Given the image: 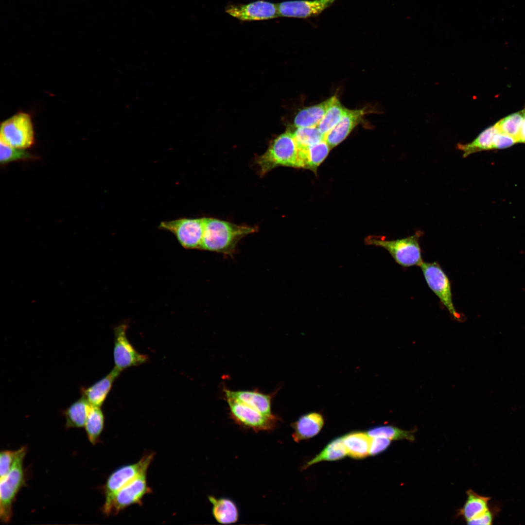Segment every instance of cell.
<instances>
[{
  "label": "cell",
  "instance_id": "1",
  "mask_svg": "<svg viewBox=\"0 0 525 525\" xmlns=\"http://www.w3.org/2000/svg\"><path fill=\"white\" fill-rule=\"evenodd\" d=\"M204 230L200 249L225 254L233 253L238 242L256 227L238 225L213 218H203Z\"/></svg>",
  "mask_w": 525,
  "mask_h": 525
},
{
  "label": "cell",
  "instance_id": "2",
  "mask_svg": "<svg viewBox=\"0 0 525 525\" xmlns=\"http://www.w3.org/2000/svg\"><path fill=\"white\" fill-rule=\"evenodd\" d=\"M257 161L262 174L279 166L304 168L299 148L293 133L290 131L277 137Z\"/></svg>",
  "mask_w": 525,
  "mask_h": 525
},
{
  "label": "cell",
  "instance_id": "3",
  "mask_svg": "<svg viewBox=\"0 0 525 525\" xmlns=\"http://www.w3.org/2000/svg\"><path fill=\"white\" fill-rule=\"evenodd\" d=\"M421 231L402 239L387 240L384 237L369 236L365 242L367 245L382 247L390 254L395 262L403 267L420 266L422 261L419 239Z\"/></svg>",
  "mask_w": 525,
  "mask_h": 525
},
{
  "label": "cell",
  "instance_id": "4",
  "mask_svg": "<svg viewBox=\"0 0 525 525\" xmlns=\"http://www.w3.org/2000/svg\"><path fill=\"white\" fill-rule=\"evenodd\" d=\"M26 452L25 447L21 448L10 471L0 479V518L4 523L11 520L13 503L25 482L23 460Z\"/></svg>",
  "mask_w": 525,
  "mask_h": 525
},
{
  "label": "cell",
  "instance_id": "5",
  "mask_svg": "<svg viewBox=\"0 0 525 525\" xmlns=\"http://www.w3.org/2000/svg\"><path fill=\"white\" fill-rule=\"evenodd\" d=\"M152 453L144 455L137 462L122 466L112 472L104 486L105 503L102 510L107 515L115 494L121 488L140 475L147 473L154 458Z\"/></svg>",
  "mask_w": 525,
  "mask_h": 525
},
{
  "label": "cell",
  "instance_id": "6",
  "mask_svg": "<svg viewBox=\"0 0 525 525\" xmlns=\"http://www.w3.org/2000/svg\"><path fill=\"white\" fill-rule=\"evenodd\" d=\"M34 131L30 115L18 113L4 121L0 126V141L14 148L25 149L34 142Z\"/></svg>",
  "mask_w": 525,
  "mask_h": 525
},
{
  "label": "cell",
  "instance_id": "7",
  "mask_svg": "<svg viewBox=\"0 0 525 525\" xmlns=\"http://www.w3.org/2000/svg\"><path fill=\"white\" fill-rule=\"evenodd\" d=\"M425 280L453 317L463 321V315L456 310L453 302L451 283L447 276L437 262H423L420 265Z\"/></svg>",
  "mask_w": 525,
  "mask_h": 525
},
{
  "label": "cell",
  "instance_id": "8",
  "mask_svg": "<svg viewBox=\"0 0 525 525\" xmlns=\"http://www.w3.org/2000/svg\"><path fill=\"white\" fill-rule=\"evenodd\" d=\"M225 398L231 418L240 426L257 432L270 431L276 427L279 419L274 415H264L236 399Z\"/></svg>",
  "mask_w": 525,
  "mask_h": 525
},
{
  "label": "cell",
  "instance_id": "9",
  "mask_svg": "<svg viewBox=\"0 0 525 525\" xmlns=\"http://www.w3.org/2000/svg\"><path fill=\"white\" fill-rule=\"evenodd\" d=\"M159 228L173 233L184 248L200 249L204 230L203 218L164 221L160 224Z\"/></svg>",
  "mask_w": 525,
  "mask_h": 525
},
{
  "label": "cell",
  "instance_id": "10",
  "mask_svg": "<svg viewBox=\"0 0 525 525\" xmlns=\"http://www.w3.org/2000/svg\"><path fill=\"white\" fill-rule=\"evenodd\" d=\"M126 324L115 328L113 359L116 368L122 371L128 368L137 366L147 362L148 356L139 353L129 341L126 335Z\"/></svg>",
  "mask_w": 525,
  "mask_h": 525
},
{
  "label": "cell",
  "instance_id": "11",
  "mask_svg": "<svg viewBox=\"0 0 525 525\" xmlns=\"http://www.w3.org/2000/svg\"><path fill=\"white\" fill-rule=\"evenodd\" d=\"M151 492L147 483L146 473L140 475L115 494L107 515L116 514L128 506L140 504L142 498Z\"/></svg>",
  "mask_w": 525,
  "mask_h": 525
},
{
  "label": "cell",
  "instance_id": "12",
  "mask_svg": "<svg viewBox=\"0 0 525 525\" xmlns=\"http://www.w3.org/2000/svg\"><path fill=\"white\" fill-rule=\"evenodd\" d=\"M225 11L241 21L263 20L279 17L277 4L264 0L247 4H228Z\"/></svg>",
  "mask_w": 525,
  "mask_h": 525
},
{
  "label": "cell",
  "instance_id": "13",
  "mask_svg": "<svg viewBox=\"0 0 525 525\" xmlns=\"http://www.w3.org/2000/svg\"><path fill=\"white\" fill-rule=\"evenodd\" d=\"M336 0H298L277 3L279 17L306 18L319 15Z\"/></svg>",
  "mask_w": 525,
  "mask_h": 525
},
{
  "label": "cell",
  "instance_id": "14",
  "mask_svg": "<svg viewBox=\"0 0 525 525\" xmlns=\"http://www.w3.org/2000/svg\"><path fill=\"white\" fill-rule=\"evenodd\" d=\"M367 112L365 108L354 110L346 108L339 122L324 136V140L331 148L343 141L362 122Z\"/></svg>",
  "mask_w": 525,
  "mask_h": 525
},
{
  "label": "cell",
  "instance_id": "15",
  "mask_svg": "<svg viewBox=\"0 0 525 525\" xmlns=\"http://www.w3.org/2000/svg\"><path fill=\"white\" fill-rule=\"evenodd\" d=\"M225 397L236 399L267 416H272L271 404L274 394H265L257 389L231 390L224 389Z\"/></svg>",
  "mask_w": 525,
  "mask_h": 525
},
{
  "label": "cell",
  "instance_id": "16",
  "mask_svg": "<svg viewBox=\"0 0 525 525\" xmlns=\"http://www.w3.org/2000/svg\"><path fill=\"white\" fill-rule=\"evenodd\" d=\"M121 372L114 368L105 376L91 385L87 387H81V396L85 397L91 405L101 407L111 389L114 382Z\"/></svg>",
  "mask_w": 525,
  "mask_h": 525
},
{
  "label": "cell",
  "instance_id": "17",
  "mask_svg": "<svg viewBox=\"0 0 525 525\" xmlns=\"http://www.w3.org/2000/svg\"><path fill=\"white\" fill-rule=\"evenodd\" d=\"M324 424L322 415L318 412L305 414L292 424L293 429L292 437L298 442L316 435Z\"/></svg>",
  "mask_w": 525,
  "mask_h": 525
},
{
  "label": "cell",
  "instance_id": "18",
  "mask_svg": "<svg viewBox=\"0 0 525 525\" xmlns=\"http://www.w3.org/2000/svg\"><path fill=\"white\" fill-rule=\"evenodd\" d=\"M212 504V514L214 519L221 524H231L239 519V510L235 503L230 499L208 497Z\"/></svg>",
  "mask_w": 525,
  "mask_h": 525
},
{
  "label": "cell",
  "instance_id": "19",
  "mask_svg": "<svg viewBox=\"0 0 525 525\" xmlns=\"http://www.w3.org/2000/svg\"><path fill=\"white\" fill-rule=\"evenodd\" d=\"M370 439L367 433L360 431L349 433L342 438L347 455L354 459H363L369 454Z\"/></svg>",
  "mask_w": 525,
  "mask_h": 525
},
{
  "label": "cell",
  "instance_id": "20",
  "mask_svg": "<svg viewBox=\"0 0 525 525\" xmlns=\"http://www.w3.org/2000/svg\"><path fill=\"white\" fill-rule=\"evenodd\" d=\"M92 405L83 396L64 410L62 414L67 428H81L85 426Z\"/></svg>",
  "mask_w": 525,
  "mask_h": 525
},
{
  "label": "cell",
  "instance_id": "21",
  "mask_svg": "<svg viewBox=\"0 0 525 525\" xmlns=\"http://www.w3.org/2000/svg\"><path fill=\"white\" fill-rule=\"evenodd\" d=\"M498 132L495 125L490 126L481 132L472 141L466 144L458 143L457 148L463 152L464 158L478 152L493 149V137Z\"/></svg>",
  "mask_w": 525,
  "mask_h": 525
},
{
  "label": "cell",
  "instance_id": "22",
  "mask_svg": "<svg viewBox=\"0 0 525 525\" xmlns=\"http://www.w3.org/2000/svg\"><path fill=\"white\" fill-rule=\"evenodd\" d=\"M328 104L329 99L300 109L294 118V125L297 128L317 126L326 112Z\"/></svg>",
  "mask_w": 525,
  "mask_h": 525
},
{
  "label": "cell",
  "instance_id": "23",
  "mask_svg": "<svg viewBox=\"0 0 525 525\" xmlns=\"http://www.w3.org/2000/svg\"><path fill=\"white\" fill-rule=\"evenodd\" d=\"M298 147L300 151L304 168L314 171H315L325 159L331 149L324 139L307 147Z\"/></svg>",
  "mask_w": 525,
  "mask_h": 525
},
{
  "label": "cell",
  "instance_id": "24",
  "mask_svg": "<svg viewBox=\"0 0 525 525\" xmlns=\"http://www.w3.org/2000/svg\"><path fill=\"white\" fill-rule=\"evenodd\" d=\"M467 499L463 507L459 510V514L467 521L476 518L488 509L489 497L478 495L472 490L467 491Z\"/></svg>",
  "mask_w": 525,
  "mask_h": 525
},
{
  "label": "cell",
  "instance_id": "25",
  "mask_svg": "<svg viewBox=\"0 0 525 525\" xmlns=\"http://www.w3.org/2000/svg\"><path fill=\"white\" fill-rule=\"evenodd\" d=\"M346 108L341 105L336 96L329 99V104L326 112L317 127L324 135L329 132L339 122L343 116Z\"/></svg>",
  "mask_w": 525,
  "mask_h": 525
},
{
  "label": "cell",
  "instance_id": "26",
  "mask_svg": "<svg viewBox=\"0 0 525 525\" xmlns=\"http://www.w3.org/2000/svg\"><path fill=\"white\" fill-rule=\"evenodd\" d=\"M104 424L105 416L101 407L92 405L84 427L88 438L93 445L98 442Z\"/></svg>",
  "mask_w": 525,
  "mask_h": 525
},
{
  "label": "cell",
  "instance_id": "27",
  "mask_svg": "<svg viewBox=\"0 0 525 525\" xmlns=\"http://www.w3.org/2000/svg\"><path fill=\"white\" fill-rule=\"evenodd\" d=\"M347 455L342 438L330 442L315 457L309 461L306 467L322 461H334L343 458Z\"/></svg>",
  "mask_w": 525,
  "mask_h": 525
},
{
  "label": "cell",
  "instance_id": "28",
  "mask_svg": "<svg viewBox=\"0 0 525 525\" xmlns=\"http://www.w3.org/2000/svg\"><path fill=\"white\" fill-rule=\"evenodd\" d=\"M414 431L404 430L391 425H384L370 429L367 434L370 437H382L391 440L415 439Z\"/></svg>",
  "mask_w": 525,
  "mask_h": 525
},
{
  "label": "cell",
  "instance_id": "29",
  "mask_svg": "<svg viewBox=\"0 0 525 525\" xmlns=\"http://www.w3.org/2000/svg\"><path fill=\"white\" fill-rule=\"evenodd\" d=\"M525 116V108L503 118L495 125L500 132L509 135L517 140Z\"/></svg>",
  "mask_w": 525,
  "mask_h": 525
},
{
  "label": "cell",
  "instance_id": "30",
  "mask_svg": "<svg viewBox=\"0 0 525 525\" xmlns=\"http://www.w3.org/2000/svg\"><path fill=\"white\" fill-rule=\"evenodd\" d=\"M293 134L297 145L300 147H307L324 139V136L317 126L297 127Z\"/></svg>",
  "mask_w": 525,
  "mask_h": 525
},
{
  "label": "cell",
  "instance_id": "31",
  "mask_svg": "<svg viewBox=\"0 0 525 525\" xmlns=\"http://www.w3.org/2000/svg\"><path fill=\"white\" fill-rule=\"evenodd\" d=\"M32 158L33 156L24 149L13 147L0 141V161L1 164L17 160H27Z\"/></svg>",
  "mask_w": 525,
  "mask_h": 525
},
{
  "label": "cell",
  "instance_id": "32",
  "mask_svg": "<svg viewBox=\"0 0 525 525\" xmlns=\"http://www.w3.org/2000/svg\"><path fill=\"white\" fill-rule=\"evenodd\" d=\"M21 451H2L0 454V479L4 477L10 471Z\"/></svg>",
  "mask_w": 525,
  "mask_h": 525
},
{
  "label": "cell",
  "instance_id": "33",
  "mask_svg": "<svg viewBox=\"0 0 525 525\" xmlns=\"http://www.w3.org/2000/svg\"><path fill=\"white\" fill-rule=\"evenodd\" d=\"M516 142L517 141L514 137L499 131L493 137V149L508 148Z\"/></svg>",
  "mask_w": 525,
  "mask_h": 525
},
{
  "label": "cell",
  "instance_id": "34",
  "mask_svg": "<svg viewBox=\"0 0 525 525\" xmlns=\"http://www.w3.org/2000/svg\"><path fill=\"white\" fill-rule=\"evenodd\" d=\"M369 455H375L385 450L389 446L391 440L382 437H370Z\"/></svg>",
  "mask_w": 525,
  "mask_h": 525
},
{
  "label": "cell",
  "instance_id": "35",
  "mask_svg": "<svg viewBox=\"0 0 525 525\" xmlns=\"http://www.w3.org/2000/svg\"><path fill=\"white\" fill-rule=\"evenodd\" d=\"M492 518L490 512L488 510L481 515L467 521L468 525H491Z\"/></svg>",
  "mask_w": 525,
  "mask_h": 525
},
{
  "label": "cell",
  "instance_id": "36",
  "mask_svg": "<svg viewBox=\"0 0 525 525\" xmlns=\"http://www.w3.org/2000/svg\"><path fill=\"white\" fill-rule=\"evenodd\" d=\"M517 141V142L525 143V116L518 136Z\"/></svg>",
  "mask_w": 525,
  "mask_h": 525
}]
</instances>
